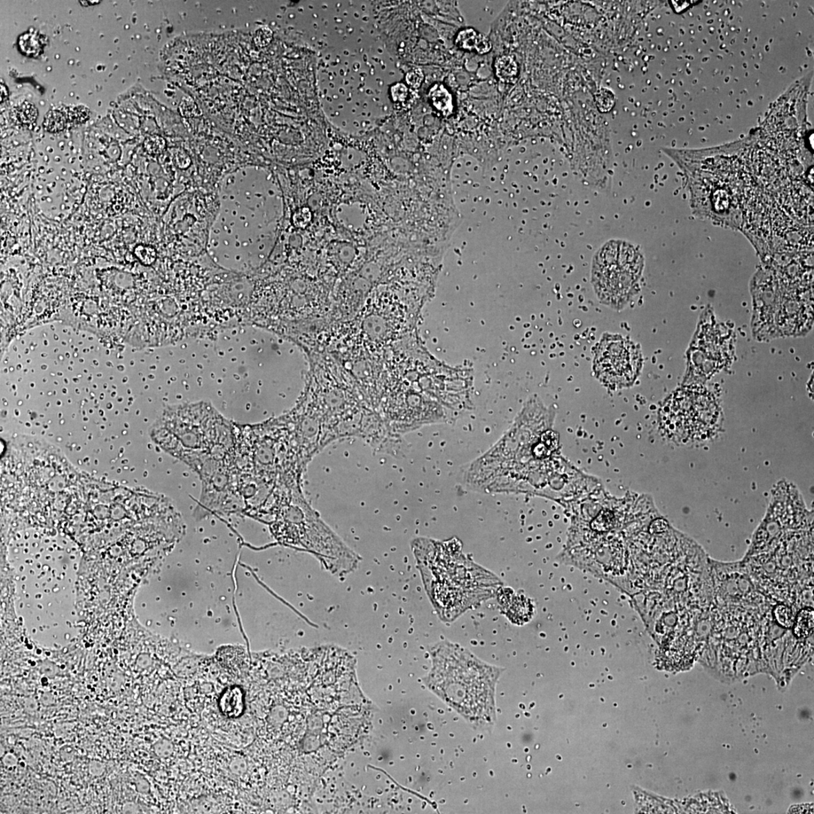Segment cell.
I'll use <instances>...</instances> for the list:
<instances>
[{
	"label": "cell",
	"mask_w": 814,
	"mask_h": 814,
	"mask_svg": "<svg viewBox=\"0 0 814 814\" xmlns=\"http://www.w3.org/2000/svg\"><path fill=\"white\" fill-rule=\"evenodd\" d=\"M428 683L452 707L475 723L494 720V693L500 668L485 663L449 641L434 648Z\"/></svg>",
	"instance_id": "6da1fadb"
},
{
	"label": "cell",
	"mask_w": 814,
	"mask_h": 814,
	"mask_svg": "<svg viewBox=\"0 0 814 814\" xmlns=\"http://www.w3.org/2000/svg\"><path fill=\"white\" fill-rule=\"evenodd\" d=\"M644 258L628 242L610 241L595 256L592 283L600 300L615 309H622L635 293L643 272Z\"/></svg>",
	"instance_id": "7a4b0ae2"
},
{
	"label": "cell",
	"mask_w": 814,
	"mask_h": 814,
	"mask_svg": "<svg viewBox=\"0 0 814 814\" xmlns=\"http://www.w3.org/2000/svg\"><path fill=\"white\" fill-rule=\"evenodd\" d=\"M719 421L718 406L706 391L679 390L669 399L661 412L665 432L679 439L708 434Z\"/></svg>",
	"instance_id": "3957f363"
},
{
	"label": "cell",
	"mask_w": 814,
	"mask_h": 814,
	"mask_svg": "<svg viewBox=\"0 0 814 814\" xmlns=\"http://www.w3.org/2000/svg\"><path fill=\"white\" fill-rule=\"evenodd\" d=\"M641 366L643 358L635 344L617 336L602 339L593 361L597 377L605 384L615 387L632 385Z\"/></svg>",
	"instance_id": "277c9868"
},
{
	"label": "cell",
	"mask_w": 814,
	"mask_h": 814,
	"mask_svg": "<svg viewBox=\"0 0 814 814\" xmlns=\"http://www.w3.org/2000/svg\"><path fill=\"white\" fill-rule=\"evenodd\" d=\"M690 354L692 378L703 380L721 371L730 362L732 340L725 328L716 322L702 324Z\"/></svg>",
	"instance_id": "5b68a950"
},
{
	"label": "cell",
	"mask_w": 814,
	"mask_h": 814,
	"mask_svg": "<svg viewBox=\"0 0 814 814\" xmlns=\"http://www.w3.org/2000/svg\"><path fill=\"white\" fill-rule=\"evenodd\" d=\"M455 43L460 50L474 52L479 54H487L492 48L489 38L473 28L460 30Z\"/></svg>",
	"instance_id": "8992f818"
},
{
	"label": "cell",
	"mask_w": 814,
	"mask_h": 814,
	"mask_svg": "<svg viewBox=\"0 0 814 814\" xmlns=\"http://www.w3.org/2000/svg\"><path fill=\"white\" fill-rule=\"evenodd\" d=\"M500 604L505 610L506 615L514 623L526 622L531 616L532 608L526 598L512 597V594L503 593L499 596Z\"/></svg>",
	"instance_id": "52a82bcc"
},
{
	"label": "cell",
	"mask_w": 814,
	"mask_h": 814,
	"mask_svg": "<svg viewBox=\"0 0 814 814\" xmlns=\"http://www.w3.org/2000/svg\"><path fill=\"white\" fill-rule=\"evenodd\" d=\"M219 707L223 715L229 718H238L244 712L243 693L238 687L227 690L219 701Z\"/></svg>",
	"instance_id": "ba28073f"
},
{
	"label": "cell",
	"mask_w": 814,
	"mask_h": 814,
	"mask_svg": "<svg viewBox=\"0 0 814 814\" xmlns=\"http://www.w3.org/2000/svg\"><path fill=\"white\" fill-rule=\"evenodd\" d=\"M430 103L443 116L448 117L452 114L454 104L452 95L446 86L441 83L433 85L429 92Z\"/></svg>",
	"instance_id": "9c48e42d"
},
{
	"label": "cell",
	"mask_w": 814,
	"mask_h": 814,
	"mask_svg": "<svg viewBox=\"0 0 814 814\" xmlns=\"http://www.w3.org/2000/svg\"><path fill=\"white\" fill-rule=\"evenodd\" d=\"M794 635L798 638L811 636L813 630V610L807 607L798 613L793 625Z\"/></svg>",
	"instance_id": "30bf717a"
},
{
	"label": "cell",
	"mask_w": 814,
	"mask_h": 814,
	"mask_svg": "<svg viewBox=\"0 0 814 814\" xmlns=\"http://www.w3.org/2000/svg\"><path fill=\"white\" fill-rule=\"evenodd\" d=\"M495 72L500 81L508 82L516 74V66L514 59L508 56L498 57L495 62Z\"/></svg>",
	"instance_id": "8fae6325"
},
{
	"label": "cell",
	"mask_w": 814,
	"mask_h": 814,
	"mask_svg": "<svg viewBox=\"0 0 814 814\" xmlns=\"http://www.w3.org/2000/svg\"><path fill=\"white\" fill-rule=\"evenodd\" d=\"M67 116L65 112L52 111L45 116L44 128L52 133L60 132L67 124Z\"/></svg>",
	"instance_id": "7c38bea8"
},
{
	"label": "cell",
	"mask_w": 814,
	"mask_h": 814,
	"mask_svg": "<svg viewBox=\"0 0 814 814\" xmlns=\"http://www.w3.org/2000/svg\"><path fill=\"white\" fill-rule=\"evenodd\" d=\"M14 118L22 124L34 123L38 116L37 109L32 104L25 102L15 107L13 111Z\"/></svg>",
	"instance_id": "4fadbf2b"
},
{
	"label": "cell",
	"mask_w": 814,
	"mask_h": 814,
	"mask_svg": "<svg viewBox=\"0 0 814 814\" xmlns=\"http://www.w3.org/2000/svg\"><path fill=\"white\" fill-rule=\"evenodd\" d=\"M774 615L776 621L782 626L786 628H793L795 621V615L793 610L785 605H780L774 609Z\"/></svg>",
	"instance_id": "5bb4252c"
},
{
	"label": "cell",
	"mask_w": 814,
	"mask_h": 814,
	"mask_svg": "<svg viewBox=\"0 0 814 814\" xmlns=\"http://www.w3.org/2000/svg\"><path fill=\"white\" fill-rule=\"evenodd\" d=\"M67 116V120L72 121L73 124H78L89 120V112L88 109L84 107H77L69 111Z\"/></svg>",
	"instance_id": "9a60e30c"
},
{
	"label": "cell",
	"mask_w": 814,
	"mask_h": 814,
	"mask_svg": "<svg viewBox=\"0 0 814 814\" xmlns=\"http://www.w3.org/2000/svg\"><path fill=\"white\" fill-rule=\"evenodd\" d=\"M406 79L413 87H419L422 81H424V74L419 69L413 70V72L407 75Z\"/></svg>",
	"instance_id": "2e32d148"
},
{
	"label": "cell",
	"mask_w": 814,
	"mask_h": 814,
	"mask_svg": "<svg viewBox=\"0 0 814 814\" xmlns=\"http://www.w3.org/2000/svg\"><path fill=\"white\" fill-rule=\"evenodd\" d=\"M7 96L8 91L6 87V86L3 85V83H1V101L4 100Z\"/></svg>",
	"instance_id": "e0dca14e"
}]
</instances>
